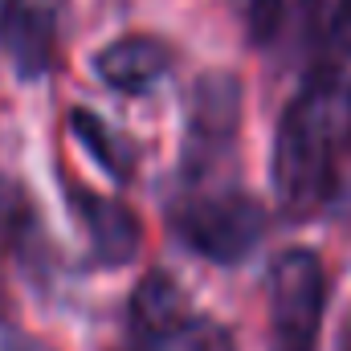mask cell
Here are the masks:
<instances>
[{"label":"cell","mask_w":351,"mask_h":351,"mask_svg":"<svg viewBox=\"0 0 351 351\" xmlns=\"http://www.w3.org/2000/svg\"><path fill=\"white\" fill-rule=\"evenodd\" d=\"M70 131L78 135L82 152L106 176H114V180H131L135 176V168H139V147L119 127H110L102 114H94L90 106H70Z\"/></svg>","instance_id":"10"},{"label":"cell","mask_w":351,"mask_h":351,"mask_svg":"<svg viewBox=\"0 0 351 351\" xmlns=\"http://www.w3.org/2000/svg\"><path fill=\"white\" fill-rule=\"evenodd\" d=\"M245 123V86L233 70H204L184 102V139L172 172V188H208L233 184Z\"/></svg>","instance_id":"3"},{"label":"cell","mask_w":351,"mask_h":351,"mask_svg":"<svg viewBox=\"0 0 351 351\" xmlns=\"http://www.w3.org/2000/svg\"><path fill=\"white\" fill-rule=\"evenodd\" d=\"M343 204L351 208V172H348V196H343Z\"/></svg>","instance_id":"16"},{"label":"cell","mask_w":351,"mask_h":351,"mask_svg":"<svg viewBox=\"0 0 351 351\" xmlns=\"http://www.w3.org/2000/svg\"><path fill=\"white\" fill-rule=\"evenodd\" d=\"M0 250L37 290H45L62 274V254L49 237L37 196L25 188V180L8 172H0Z\"/></svg>","instance_id":"7"},{"label":"cell","mask_w":351,"mask_h":351,"mask_svg":"<svg viewBox=\"0 0 351 351\" xmlns=\"http://www.w3.org/2000/svg\"><path fill=\"white\" fill-rule=\"evenodd\" d=\"M245 41L254 49H269L278 37H282V25H286V0H229Z\"/></svg>","instance_id":"12"},{"label":"cell","mask_w":351,"mask_h":351,"mask_svg":"<svg viewBox=\"0 0 351 351\" xmlns=\"http://www.w3.org/2000/svg\"><path fill=\"white\" fill-rule=\"evenodd\" d=\"M0 351H49V348H41V343L29 339V335H8V339L0 343Z\"/></svg>","instance_id":"13"},{"label":"cell","mask_w":351,"mask_h":351,"mask_svg":"<svg viewBox=\"0 0 351 351\" xmlns=\"http://www.w3.org/2000/svg\"><path fill=\"white\" fill-rule=\"evenodd\" d=\"M164 221L176 241L213 265H241L269 229L265 204L245 184L172 188L164 196Z\"/></svg>","instance_id":"2"},{"label":"cell","mask_w":351,"mask_h":351,"mask_svg":"<svg viewBox=\"0 0 351 351\" xmlns=\"http://www.w3.org/2000/svg\"><path fill=\"white\" fill-rule=\"evenodd\" d=\"M8 311H12V306H8V286H4V278H0V327L8 323Z\"/></svg>","instance_id":"14"},{"label":"cell","mask_w":351,"mask_h":351,"mask_svg":"<svg viewBox=\"0 0 351 351\" xmlns=\"http://www.w3.org/2000/svg\"><path fill=\"white\" fill-rule=\"evenodd\" d=\"M58 188H62V200H66L70 217L78 221V229L86 237L90 265L123 269V265H131L139 258V250H143V221H139V213L127 200L90 188L86 180L70 176L66 168L58 172Z\"/></svg>","instance_id":"6"},{"label":"cell","mask_w":351,"mask_h":351,"mask_svg":"<svg viewBox=\"0 0 351 351\" xmlns=\"http://www.w3.org/2000/svg\"><path fill=\"white\" fill-rule=\"evenodd\" d=\"M90 70L110 94L143 98L176 70V45L160 33H123L90 58Z\"/></svg>","instance_id":"8"},{"label":"cell","mask_w":351,"mask_h":351,"mask_svg":"<svg viewBox=\"0 0 351 351\" xmlns=\"http://www.w3.org/2000/svg\"><path fill=\"white\" fill-rule=\"evenodd\" d=\"M343 351H351V323H348V335H343Z\"/></svg>","instance_id":"15"},{"label":"cell","mask_w":351,"mask_h":351,"mask_svg":"<svg viewBox=\"0 0 351 351\" xmlns=\"http://www.w3.org/2000/svg\"><path fill=\"white\" fill-rule=\"evenodd\" d=\"M327 315V265L315 250H282L269 262V351H319Z\"/></svg>","instance_id":"5"},{"label":"cell","mask_w":351,"mask_h":351,"mask_svg":"<svg viewBox=\"0 0 351 351\" xmlns=\"http://www.w3.org/2000/svg\"><path fill=\"white\" fill-rule=\"evenodd\" d=\"M0 58L21 82L58 66V8L49 0H0Z\"/></svg>","instance_id":"9"},{"label":"cell","mask_w":351,"mask_h":351,"mask_svg":"<svg viewBox=\"0 0 351 351\" xmlns=\"http://www.w3.org/2000/svg\"><path fill=\"white\" fill-rule=\"evenodd\" d=\"M351 172V78L323 62L282 106L269 184L286 221H319L343 208Z\"/></svg>","instance_id":"1"},{"label":"cell","mask_w":351,"mask_h":351,"mask_svg":"<svg viewBox=\"0 0 351 351\" xmlns=\"http://www.w3.org/2000/svg\"><path fill=\"white\" fill-rule=\"evenodd\" d=\"M110 351H237V343L225 323L192 306L168 269H152L131 286Z\"/></svg>","instance_id":"4"},{"label":"cell","mask_w":351,"mask_h":351,"mask_svg":"<svg viewBox=\"0 0 351 351\" xmlns=\"http://www.w3.org/2000/svg\"><path fill=\"white\" fill-rule=\"evenodd\" d=\"M311 12V29L323 41V53L331 62L351 58V0H302Z\"/></svg>","instance_id":"11"}]
</instances>
